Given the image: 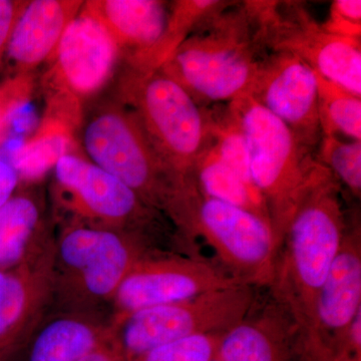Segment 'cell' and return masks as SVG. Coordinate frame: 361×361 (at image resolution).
Masks as SVG:
<instances>
[{"label":"cell","mask_w":361,"mask_h":361,"mask_svg":"<svg viewBox=\"0 0 361 361\" xmlns=\"http://www.w3.org/2000/svg\"><path fill=\"white\" fill-rule=\"evenodd\" d=\"M80 146L89 160L163 214L183 236L197 188L164 160L130 109L114 99L85 115Z\"/></svg>","instance_id":"6da1fadb"},{"label":"cell","mask_w":361,"mask_h":361,"mask_svg":"<svg viewBox=\"0 0 361 361\" xmlns=\"http://www.w3.org/2000/svg\"><path fill=\"white\" fill-rule=\"evenodd\" d=\"M348 225L341 185L329 173L308 192L292 217L268 288L270 295L290 312L300 334L310 325L316 299Z\"/></svg>","instance_id":"7a4b0ae2"},{"label":"cell","mask_w":361,"mask_h":361,"mask_svg":"<svg viewBox=\"0 0 361 361\" xmlns=\"http://www.w3.org/2000/svg\"><path fill=\"white\" fill-rule=\"evenodd\" d=\"M265 49L245 2L204 21L159 70L173 78L199 106L247 94Z\"/></svg>","instance_id":"3957f363"},{"label":"cell","mask_w":361,"mask_h":361,"mask_svg":"<svg viewBox=\"0 0 361 361\" xmlns=\"http://www.w3.org/2000/svg\"><path fill=\"white\" fill-rule=\"evenodd\" d=\"M228 104L245 135L252 180L267 206L279 251L297 208L330 171L317 160L314 149L248 94Z\"/></svg>","instance_id":"277c9868"},{"label":"cell","mask_w":361,"mask_h":361,"mask_svg":"<svg viewBox=\"0 0 361 361\" xmlns=\"http://www.w3.org/2000/svg\"><path fill=\"white\" fill-rule=\"evenodd\" d=\"M155 249L161 248L132 233L63 223L54 238L52 305L101 312L135 263Z\"/></svg>","instance_id":"5b68a950"},{"label":"cell","mask_w":361,"mask_h":361,"mask_svg":"<svg viewBox=\"0 0 361 361\" xmlns=\"http://www.w3.org/2000/svg\"><path fill=\"white\" fill-rule=\"evenodd\" d=\"M52 173V199L63 223L132 233L159 248L175 238L180 240L163 214L147 205L133 190L85 154L63 156Z\"/></svg>","instance_id":"8992f818"},{"label":"cell","mask_w":361,"mask_h":361,"mask_svg":"<svg viewBox=\"0 0 361 361\" xmlns=\"http://www.w3.org/2000/svg\"><path fill=\"white\" fill-rule=\"evenodd\" d=\"M115 99L135 114L168 165L194 182L195 164L211 145L208 108L199 106L163 71L140 73L126 66Z\"/></svg>","instance_id":"52a82bcc"},{"label":"cell","mask_w":361,"mask_h":361,"mask_svg":"<svg viewBox=\"0 0 361 361\" xmlns=\"http://www.w3.org/2000/svg\"><path fill=\"white\" fill-rule=\"evenodd\" d=\"M257 299L255 287L235 284L180 302L111 316L113 338L130 361L183 337L224 334L246 317Z\"/></svg>","instance_id":"ba28073f"},{"label":"cell","mask_w":361,"mask_h":361,"mask_svg":"<svg viewBox=\"0 0 361 361\" xmlns=\"http://www.w3.org/2000/svg\"><path fill=\"white\" fill-rule=\"evenodd\" d=\"M245 4L263 47L290 52L317 75L361 97L360 39L326 32L298 2Z\"/></svg>","instance_id":"9c48e42d"},{"label":"cell","mask_w":361,"mask_h":361,"mask_svg":"<svg viewBox=\"0 0 361 361\" xmlns=\"http://www.w3.org/2000/svg\"><path fill=\"white\" fill-rule=\"evenodd\" d=\"M205 240L220 267L239 283L269 288L278 244L272 225L239 207L205 198L197 192L192 203L186 241Z\"/></svg>","instance_id":"30bf717a"},{"label":"cell","mask_w":361,"mask_h":361,"mask_svg":"<svg viewBox=\"0 0 361 361\" xmlns=\"http://www.w3.org/2000/svg\"><path fill=\"white\" fill-rule=\"evenodd\" d=\"M235 284L241 283L201 256L155 249L140 259L123 280L111 303V317L180 302Z\"/></svg>","instance_id":"8fae6325"},{"label":"cell","mask_w":361,"mask_h":361,"mask_svg":"<svg viewBox=\"0 0 361 361\" xmlns=\"http://www.w3.org/2000/svg\"><path fill=\"white\" fill-rule=\"evenodd\" d=\"M361 313L360 224L348 225L343 241L316 299L308 329L299 334V361H338L349 329Z\"/></svg>","instance_id":"7c38bea8"},{"label":"cell","mask_w":361,"mask_h":361,"mask_svg":"<svg viewBox=\"0 0 361 361\" xmlns=\"http://www.w3.org/2000/svg\"><path fill=\"white\" fill-rule=\"evenodd\" d=\"M121 61L120 49L110 33L82 8L47 61L42 90H65L84 104L106 87Z\"/></svg>","instance_id":"4fadbf2b"},{"label":"cell","mask_w":361,"mask_h":361,"mask_svg":"<svg viewBox=\"0 0 361 361\" xmlns=\"http://www.w3.org/2000/svg\"><path fill=\"white\" fill-rule=\"evenodd\" d=\"M247 94L283 122L304 145L311 149L319 145L317 75L298 56L272 51L263 58Z\"/></svg>","instance_id":"5bb4252c"},{"label":"cell","mask_w":361,"mask_h":361,"mask_svg":"<svg viewBox=\"0 0 361 361\" xmlns=\"http://www.w3.org/2000/svg\"><path fill=\"white\" fill-rule=\"evenodd\" d=\"M54 245L23 264L0 270V361L30 344L54 298Z\"/></svg>","instance_id":"9a60e30c"},{"label":"cell","mask_w":361,"mask_h":361,"mask_svg":"<svg viewBox=\"0 0 361 361\" xmlns=\"http://www.w3.org/2000/svg\"><path fill=\"white\" fill-rule=\"evenodd\" d=\"M45 109L30 137L11 152L7 160L20 185H35L68 154H82L80 130L84 122L82 102L65 90H44Z\"/></svg>","instance_id":"2e32d148"},{"label":"cell","mask_w":361,"mask_h":361,"mask_svg":"<svg viewBox=\"0 0 361 361\" xmlns=\"http://www.w3.org/2000/svg\"><path fill=\"white\" fill-rule=\"evenodd\" d=\"M299 327L290 312L269 294L258 299L241 322L221 336L220 361H299Z\"/></svg>","instance_id":"e0dca14e"},{"label":"cell","mask_w":361,"mask_h":361,"mask_svg":"<svg viewBox=\"0 0 361 361\" xmlns=\"http://www.w3.org/2000/svg\"><path fill=\"white\" fill-rule=\"evenodd\" d=\"M84 4L82 0L28 1L7 47L6 61L11 66V75L35 73L47 63Z\"/></svg>","instance_id":"ac0fdd59"},{"label":"cell","mask_w":361,"mask_h":361,"mask_svg":"<svg viewBox=\"0 0 361 361\" xmlns=\"http://www.w3.org/2000/svg\"><path fill=\"white\" fill-rule=\"evenodd\" d=\"M167 4L160 0H87L82 8L110 33L123 66L133 68L160 42L167 25Z\"/></svg>","instance_id":"d6986e66"},{"label":"cell","mask_w":361,"mask_h":361,"mask_svg":"<svg viewBox=\"0 0 361 361\" xmlns=\"http://www.w3.org/2000/svg\"><path fill=\"white\" fill-rule=\"evenodd\" d=\"M111 338V317L102 312L59 311L35 332L28 361H78Z\"/></svg>","instance_id":"ffe728a7"},{"label":"cell","mask_w":361,"mask_h":361,"mask_svg":"<svg viewBox=\"0 0 361 361\" xmlns=\"http://www.w3.org/2000/svg\"><path fill=\"white\" fill-rule=\"evenodd\" d=\"M54 243L35 191L16 192L0 208V270L32 260Z\"/></svg>","instance_id":"44dd1931"},{"label":"cell","mask_w":361,"mask_h":361,"mask_svg":"<svg viewBox=\"0 0 361 361\" xmlns=\"http://www.w3.org/2000/svg\"><path fill=\"white\" fill-rule=\"evenodd\" d=\"M192 177L199 193L205 198L239 207L271 224L267 206L260 193L223 163L211 145L195 164Z\"/></svg>","instance_id":"7402d4cb"},{"label":"cell","mask_w":361,"mask_h":361,"mask_svg":"<svg viewBox=\"0 0 361 361\" xmlns=\"http://www.w3.org/2000/svg\"><path fill=\"white\" fill-rule=\"evenodd\" d=\"M230 4L231 2L220 0H177L172 2L169 9L167 25L160 42L139 65L126 68L140 73L159 70L199 25Z\"/></svg>","instance_id":"603a6c76"},{"label":"cell","mask_w":361,"mask_h":361,"mask_svg":"<svg viewBox=\"0 0 361 361\" xmlns=\"http://www.w3.org/2000/svg\"><path fill=\"white\" fill-rule=\"evenodd\" d=\"M316 75L322 135H336L341 133L353 141H360L361 97L317 73Z\"/></svg>","instance_id":"cb8c5ba5"},{"label":"cell","mask_w":361,"mask_h":361,"mask_svg":"<svg viewBox=\"0 0 361 361\" xmlns=\"http://www.w3.org/2000/svg\"><path fill=\"white\" fill-rule=\"evenodd\" d=\"M317 160L356 199L361 195V141L343 142L336 135H322Z\"/></svg>","instance_id":"d4e9b609"},{"label":"cell","mask_w":361,"mask_h":361,"mask_svg":"<svg viewBox=\"0 0 361 361\" xmlns=\"http://www.w3.org/2000/svg\"><path fill=\"white\" fill-rule=\"evenodd\" d=\"M223 334H198L161 344L130 361H214Z\"/></svg>","instance_id":"484cf974"},{"label":"cell","mask_w":361,"mask_h":361,"mask_svg":"<svg viewBox=\"0 0 361 361\" xmlns=\"http://www.w3.org/2000/svg\"><path fill=\"white\" fill-rule=\"evenodd\" d=\"M35 89V73L9 75L0 82V142L18 111L32 99Z\"/></svg>","instance_id":"4316f807"},{"label":"cell","mask_w":361,"mask_h":361,"mask_svg":"<svg viewBox=\"0 0 361 361\" xmlns=\"http://www.w3.org/2000/svg\"><path fill=\"white\" fill-rule=\"evenodd\" d=\"M322 27L334 35L360 39V0H336L332 2L329 20Z\"/></svg>","instance_id":"83f0119b"},{"label":"cell","mask_w":361,"mask_h":361,"mask_svg":"<svg viewBox=\"0 0 361 361\" xmlns=\"http://www.w3.org/2000/svg\"><path fill=\"white\" fill-rule=\"evenodd\" d=\"M27 2L25 0H0V70L6 61L7 47L14 26Z\"/></svg>","instance_id":"f1b7e54d"},{"label":"cell","mask_w":361,"mask_h":361,"mask_svg":"<svg viewBox=\"0 0 361 361\" xmlns=\"http://www.w3.org/2000/svg\"><path fill=\"white\" fill-rule=\"evenodd\" d=\"M20 180L13 166L0 157V208L18 192Z\"/></svg>","instance_id":"f546056e"},{"label":"cell","mask_w":361,"mask_h":361,"mask_svg":"<svg viewBox=\"0 0 361 361\" xmlns=\"http://www.w3.org/2000/svg\"><path fill=\"white\" fill-rule=\"evenodd\" d=\"M78 361H126V360L118 343L115 339L111 338Z\"/></svg>","instance_id":"4dcf8cb0"},{"label":"cell","mask_w":361,"mask_h":361,"mask_svg":"<svg viewBox=\"0 0 361 361\" xmlns=\"http://www.w3.org/2000/svg\"><path fill=\"white\" fill-rule=\"evenodd\" d=\"M214 361H220V360H218V358H216V360H214Z\"/></svg>","instance_id":"1f68e13d"}]
</instances>
